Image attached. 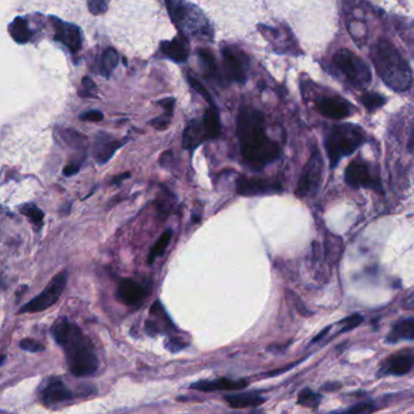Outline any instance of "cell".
<instances>
[{"label":"cell","instance_id":"33","mask_svg":"<svg viewBox=\"0 0 414 414\" xmlns=\"http://www.w3.org/2000/svg\"><path fill=\"white\" fill-rule=\"evenodd\" d=\"M188 82H189V84H191V87H193V89H194V90H195V91L198 92V94H199V95H200L201 97H204V98H205L206 102L209 103V105H214V100H212V97H211V95H209V91L206 90L205 87H204V85H202V84H201L200 82H198L195 77H191V75H189V77H188Z\"/></svg>","mask_w":414,"mask_h":414},{"label":"cell","instance_id":"43","mask_svg":"<svg viewBox=\"0 0 414 414\" xmlns=\"http://www.w3.org/2000/svg\"><path fill=\"white\" fill-rule=\"evenodd\" d=\"M408 148H410V151H412V153H414V125L413 128H412V131H411L410 142H408Z\"/></svg>","mask_w":414,"mask_h":414},{"label":"cell","instance_id":"24","mask_svg":"<svg viewBox=\"0 0 414 414\" xmlns=\"http://www.w3.org/2000/svg\"><path fill=\"white\" fill-rule=\"evenodd\" d=\"M11 38L19 44H26L32 39V31L28 28V23L23 17H16L9 24Z\"/></svg>","mask_w":414,"mask_h":414},{"label":"cell","instance_id":"21","mask_svg":"<svg viewBox=\"0 0 414 414\" xmlns=\"http://www.w3.org/2000/svg\"><path fill=\"white\" fill-rule=\"evenodd\" d=\"M226 401L234 408H246L262 405L265 399L256 392H242L226 396Z\"/></svg>","mask_w":414,"mask_h":414},{"label":"cell","instance_id":"4","mask_svg":"<svg viewBox=\"0 0 414 414\" xmlns=\"http://www.w3.org/2000/svg\"><path fill=\"white\" fill-rule=\"evenodd\" d=\"M364 142V132L353 124L333 126L326 137V149L331 168H336L339 160L353 154Z\"/></svg>","mask_w":414,"mask_h":414},{"label":"cell","instance_id":"14","mask_svg":"<svg viewBox=\"0 0 414 414\" xmlns=\"http://www.w3.org/2000/svg\"><path fill=\"white\" fill-rule=\"evenodd\" d=\"M72 396H73L72 392L59 378H51L49 380H46L45 385L41 387V397L45 405L64 402L72 399Z\"/></svg>","mask_w":414,"mask_h":414},{"label":"cell","instance_id":"25","mask_svg":"<svg viewBox=\"0 0 414 414\" xmlns=\"http://www.w3.org/2000/svg\"><path fill=\"white\" fill-rule=\"evenodd\" d=\"M119 55L113 47H110L105 51V54L101 59V73L105 77H110V74L113 73L114 69L118 66Z\"/></svg>","mask_w":414,"mask_h":414},{"label":"cell","instance_id":"6","mask_svg":"<svg viewBox=\"0 0 414 414\" xmlns=\"http://www.w3.org/2000/svg\"><path fill=\"white\" fill-rule=\"evenodd\" d=\"M323 156L319 151H314L303 168L297 184L296 195L298 198H306L316 194L323 182Z\"/></svg>","mask_w":414,"mask_h":414},{"label":"cell","instance_id":"42","mask_svg":"<svg viewBox=\"0 0 414 414\" xmlns=\"http://www.w3.org/2000/svg\"><path fill=\"white\" fill-rule=\"evenodd\" d=\"M131 176V173L130 172H125L123 175H120V176H117V177H114L113 181H112V184H118V183L123 182L124 179H126V178L130 177Z\"/></svg>","mask_w":414,"mask_h":414},{"label":"cell","instance_id":"8","mask_svg":"<svg viewBox=\"0 0 414 414\" xmlns=\"http://www.w3.org/2000/svg\"><path fill=\"white\" fill-rule=\"evenodd\" d=\"M281 183L269 178L245 177L240 176L237 181V193L244 196L273 195L283 193Z\"/></svg>","mask_w":414,"mask_h":414},{"label":"cell","instance_id":"11","mask_svg":"<svg viewBox=\"0 0 414 414\" xmlns=\"http://www.w3.org/2000/svg\"><path fill=\"white\" fill-rule=\"evenodd\" d=\"M54 26H55V39L61 41L64 45L67 46L72 52H77L80 50L82 44V32L80 29L71 24L66 23L59 19H52Z\"/></svg>","mask_w":414,"mask_h":414},{"label":"cell","instance_id":"17","mask_svg":"<svg viewBox=\"0 0 414 414\" xmlns=\"http://www.w3.org/2000/svg\"><path fill=\"white\" fill-rule=\"evenodd\" d=\"M147 330L151 333H168L175 330L160 302H155L151 309V319L147 323Z\"/></svg>","mask_w":414,"mask_h":414},{"label":"cell","instance_id":"23","mask_svg":"<svg viewBox=\"0 0 414 414\" xmlns=\"http://www.w3.org/2000/svg\"><path fill=\"white\" fill-rule=\"evenodd\" d=\"M202 123L205 125V130L207 132L209 140L219 138L221 135V121H219V110L216 105H209L206 110L205 115L202 119Z\"/></svg>","mask_w":414,"mask_h":414},{"label":"cell","instance_id":"20","mask_svg":"<svg viewBox=\"0 0 414 414\" xmlns=\"http://www.w3.org/2000/svg\"><path fill=\"white\" fill-rule=\"evenodd\" d=\"M413 364V359L410 354H397L387 360L385 367H384V372L387 374H392V376H404V374H408Z\"/></svg>","mask_w":414,"mask_h":414},{"label":"cell","instance_id":"10","mask_svg":"<svg viewBox=\"0 0 414 414\" xmlns=\"http://www.w3.org/2000/svg\"><path fill=\"white\" fill-rule=\"evenodd\" d=\"M125 142L126 141H119L108 133L101 132L96 137L95 143H94V153H92L94 158L98 164L108 163L117 151L125 145Z\"/></svg>","mask_w":414,"mask_h":414},{"label":"cell","instance_id":"27","mask_svg":"<svg viewBox=\"0 0 414 414\" xmlns=\"http://www.w3.org/2000/svg\"><path fill=\"white\" fill-rule=\"evenodd\" d=\"M199 57H200L201 64L204 67L206 75L209 77L219 79V68H217V64H216L214 55L209 51L200 50L199 51Z\"/></svg>","mask_w":414,"mask_h":414},{"label":"cell","instance_id":"3","mask_svg":"<svg viewBox=\"0 0 414 414\" xmlns=\"http://www.w3.org/2000/svg\"><path fill=\"white\" fill-rule=\"evenodd\" d=\"M371 57L378 75L387 87L399 92L410 89L412 84L410 66L392 43L379 41L371 51Z\"/></svg>","mask_w":414,"mask_h":414},{"label":"cell","instance_id":"32","mask_svg":"<svg viewBox=\"0 0 414 414\" xmlns=\"http://www.w3.org/2000/svg\"><path fill=\"white\" fill-rule=\"evenodd\" d=\"M24 216H27L28 219L32 221L33 223L41 224L43 219H44V214L40 209H38L36 205H26L21 209Z\"/></svg>","mask_w":414,"mask_h":414},{"label":"cell","instance_id":"34","mask_svg":"<svg viewBox=\"0 0 414 414\" xmlns=\"http://www.w3.org/2000/svg\"><path fill=\"white\" fill-rule=\"evenodd\" d=\"M20 346H21V349H23V350L29 351V353H39V351H43L45 349L38 341L29 339V338H26V339L21 341Z\"/></svg>","mask_w":414,"mask_h":414},{"label":"cell","instance_id":"2","mask_svg":"<svg viewBox=\"0 0 414 414\" xmlns=\"http://www.w3.org/2000/svg\"><path fill=\"white\" fill-rule=\"evenodd\" d=\"M57 344L64 348L71 372L77 377H89L98 369V360L89 338L67 319H59L51 328Z\"/></svg>","mask_w":414,"mask_h":414},{"label":"cell","instance_id":"38","mask_svg":"<svg viewBox=\"0 0 414 414\" xmlns=\"http://www.w3.org/2000/svg\"><path fill=\"white\" fill-rule=\"evenodd\" d=\"M103 114L98 112V110H89L87 113H82L80 115V120H84V121H94V123H97V121H101V120H103Z\"/></svg>","mask_w":414,"mask_h":414},{"label":"cell","instance_id":"19","mask_svg":"<svg viewBox=\"0 0 414 414\" xmlns=\"http://www.w3.org/2000/svg\"><path fill=\"white\" fill-rule=\"evenodd\" d=\"M161 51L175 62H186L189 56V47L186 38H176L161 44Z\"/></svg>","mask_w":414,"mask_h":414},{"label":"cell","instance_id":"29","mask_svg":"<svg viewBox=\"0 0 414 414\" xmlns=\"http://www.w3.org/2000/svg\"><path fill=\"white\" fill-rule=\"evenodd\" d=\"M320 401H321V396L313 392V390H310V389L302 390L300 392V396H298V404H301L302 406H305V407H311V408L318 407Z\"/></svg>","mask_w":414,"mask_h":414},{"label":"cell","instance_id":"7","mask_svg":"<svg viewBox=\"0 0 414 414\" xmlns=\"http://www.w3.org/2000/svg\"><path fill=\"white\" fill-rule=\"evenodd\" d=\"M67 283V272H62L54 276L45 290L41 292L39 296L33 298L32 301L28 302L27 304L20 310V313H37L43 310L49 309L50 306L59 301V297L64 292V287Z\"/></svg>","mask_w":414,"mask_h":414},{"label":"cell","instance_id":"28","mask_svg":"<svg viewBox=\"0 0 414 414\" xmlns=\"http://www.w3.org/2000/svg\"><path fill=\"white\" fill-rule=\"evenodd\" d=\"M361 102L367 108V110L374 112L385 103V98L378 94H374V92H366L361 97Z\"/></svg>","mask_w":414,"mask_h":414},{"label":"cell","instance_id":"1","mask_svg":"<svg viewBox=\"0 0 414 414\" xmlns=\"http://www.w3.org/2000/svg\"><path fill=\"white\" fill-rule=\"evenodd\" d=\"M237 135L242 159L252 170L262 171L281 155L278 143L267 136L265 119L258 110L242 105L237 114Z\"/></svg>","mask_w":414,"mask_h":414},{"label":"cell","instance_id":"31","mask_svg":"<svg viewBox=\"0 0 414 414\" xmlns=\"http://www.w3.org/2000/svg\"><path fill=\"white\" fill-rule=\"evenodd\" d=\"M62 136H64V141L68 143L69 146L74 147V148H80L85 142V137L80 135L79 132L74 131L72 128H64L62 131Z\"/></svg>","mask_w":414,"mask_h":414},{"label":"cell","instance_id":"15","mask_svg":"<svg viewBox=\"0 0 414 414\" xmlns=\"http://www.w3.org/2000/svg\"><path fill=\"white\" fill-rule=\"evenodd\" d=\"M249 383L245 379H229V378H219L214 380H200V382L194 383L191 387L200 390V392H232V390H239L245 387Z\"/></svg>","mask_w":414,"mask_h":414},{"label":"cell","instance_id":"16","mask_svg":"<svg viewBox=\"0 0 414 414\" xmlns=\"http://www.w3.org/2000/svg\"><path fill=\"white\" fill-rule=\"evenodd\" d=\"M209 136L205 130V125L202 120L199 121L196 119H193L183 132V148L184 149H195L196 147L200 146L202 142L207 141Z\"/></svg>","mask_w":414,"mask_h":414},{"label":"cell","instance_id":"9","mask_svg":"<svg viewBox=\"0 0 414 414\" xmlns=\"http://www.w3.org/2000/svg\"><path fill=\"white\" fill-rule=\"evenodd\" d=\"M346 181L349 186L354 188H369L374 191H380L382 188L379 177L372 172L369 165L361 160H354L348 165L346 170Z\"/></svg>","mask_w":414,"mask_h":414},{"label":"cell","instance_id":"36","mask_svg":"<svg viewBox=\"0 0 414 414\" xmlns=\"http://www.w3.org/2000/svg\"><path fill=\"white\" fill-rule=\"evenodd\" d=\"M110 0H89V8L94 14H101L103 13L107 6H108Z\"/></svg>","mask_w":414,"mask_h":414},{"label":"cell","instance_id":"39","mask_svg":"<svg viewBox=\"0 0 414 414\" xmlns=\"http://www.w3.org/2000/svg\"><path fill=\"white\" fill-rule=\"evenodd\" d=\"M151 126H154L156 130H165L169 126L170 115L165 114L164 117H159L151 120Z\"/></svg>","mask_w":414,"mask_h":414},{"label":"cell","instance_id":"22","mask_svg":"<svg viewBox=\"0 0 414 414\" xmlns=\"http://www.w3.org/2000/svg\"><path fill=\"white\" fill-rule=\"evenodd\" d=\"M413 341L414 319L401 320L396 323L390 334L387 336V343H396L400 341Z\"/></svg>","mask_w":414,"mask_h":414},{"label":"cell","instance_id":"41","mask_svg":"<svg viewBox=\"0 0 414 414\" xmlns=\"http://www.w3.org/2000/svg\"><path fill=\"white\" fill-rule=\"evenodd\" d=\"M79 169H80V163L73 161V163H71V164L67 165V166L64 168V176H73V175H75V173L79 171Z\"/></svg>","mask_w":414,"mask_h":414},{"label":"cell","instance_id":"18","mask_svg":"<svg viewBox=\"0 0 414 414\" xmlns=\"http://www.w3.org/2000/svg\"><path fill=\"white\" fill-rule=\"evenodd\" d=\"M223 62L227 72L228 77L237 82H245V68L242 64V59L239 57L235 51H232L230 47H224L223 49Z\"/></svg>","mask_w":414,"mask_h":414},{"label":"cell","instance_id":"26","mask_svg":"<svg viewBox=\"0 0 414 414\" xmlns=\"http://www.w3.org/2000/svg\"><path fill=\"white\" fill-rule=\"evenodd\" d=\"M172 239V232L171 230H166V232L158 239V242H155L153 249H151L149 257H148V263L151 264L154 262L155 258L161 257L164 255L165 251L168 249L170 242Z\"/></svg>","mask_w":414,"mask_h":414},{"label":"cell","instance_id":"13","mask_svg":"<svg viewBox=\"0 0 414 414\" xmlns=\"http://www.w3.org/2000/svg\"><path fill=\"white\" fill-rule=\"evenodd\" d=\"M318 110L326 118L341 120L351 114V107L341 97H323L318 102Z\"/></svg>","mask_w":414,"mask_h":414},{"label":"cell","instance_id":"5","mask_svg":"<svg viewBox=\"0 0 414 414\" xmlns=\"http://www.w3.org/2000/svg\"><path fill=\"white\" fill-rule=\"evenodd\" d=\"M336 68L348 79V82L356 87H364L371 82V71L364 59H360L354 52L341 49L333 57Z\"/></svg>","mask_w":414,"mask_h":414},{"label":"cell","instance_id":"35","mask_svg":"<svg viewBox=\"0 0 414 414\" xmlns=\"http://www.w3.org/2000/svg\"><path fill=\"white\" fill-rule=\"evenodd\" d=\"M362 323V316H360V315L355 314L350 316V318H348V319L344 320L343 321V328H341V333L348 332V331H351L353 328L357 327L360 323Z\"/></svg>","mask_w":414,"mask_h":414},{"label":"cell","instance_id":"30","mask_svg":"<svg viewBox=\"0 0 414 414\" xmlns=\"http://www.w3.org/2000/svg\"><path fill=\"white\" fill-rule=\"evenodd\" d=\"M376 410H377V406L374 405V402H361L348 410L339 411L333 414H371Z\"/></svg>","mask_w":414,"mask_h":414},{"label":"cell","instance_id":"12","mask_svg":"<svg viewBox=\"0 0 414 414\" xmlns=\"http://www.w3.org/2000/svg\"><path fill=\"white\" fill-rule=\"evenodd\" d=\"M117 296H118L119 301L124 304L136 306V305H141L145 302L148 296V290L137 281L125 279L119 283Z\"/></svg>","mask_w":414,"mask_h":414},{"label":"cell","instance_id":"37","mask_svg":"<svg viewBox=\"0 0 414 414\" xmlns=\"http://www.w3.org/2000/svg\"><path fill=\"white\" fill-rule=\"evenodd\" d=\"M95 90V84H94L91 79L87 77H84V79H82V90L80 91V95H82V97H92Z\"/></svg>","mask_w":414,"mask_h":414},{"label":"cell","instance_id":"40","mask_svg":"<svg viewBox=\"0 0 414 414\" xmlns=\"http://www.w3.org/2000/svg\"><path fill=\"white\" fill-rule=\"evenodd\" d=\"M159 105L164 107L165 112L168 115H172L173 107H175V100L173 98H165V100L160 101Z\"/></svg>","mask_w":414,"mask_h":414},{"label":"cell","instance_id":"44","mask_svg":"<svg viewBox=\"0 0 414 414\" xmlns=\"http://www.w3.org/2000/svg\"><path fill=\"white\" fill-rule=\"evenodd\" d=\"M4 361H5V356L0 355V364H4Z\"/></svg>","mask_w":414,"mask_h":414}]
</instances>
